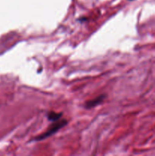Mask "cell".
<instances>
[{"instance_id":"6da1fadb","label":"cell","mask_w":155,"mask_h":156,"mask_svg":"<svg viewBox=\"0 0 155 156\" xmlns=\"http://www.w3.org/2000/svg\"><path fill=\"white\" fill-rule=\"evenodd\" d=\"M67 123L68 122H67L66 120H58L56 121H54L45 133L34 137L33 140H34V141H41V140H43L45 139L48 138V137L51 136L52 135L56 133L58 130L64 127L67 124Z\"/></svg>"},{"instance_id":"7a4b0ae2","label":"cell","mask_w":155,"mask_h":156,"mask_svg":"<svg viewBox=\"0 0 155 156\" xmlns=\"http://www.w3.org/2000/svg\"><path fill=\"white\" fill-rule=\"evenodd\" d=\"M105 98H106V95H105V94H101V95L98 96V97L92 99V100L88 101L85 104V108L90 109V108H92L97 106V105H100V104H101L102 102H103V101L104 100Z\"/></svg>"},{"instance_id":"3957f363","label":"cell","mask_w":155,"mask_h":156,"mask_svg":"<svg viewBox=\"0 0 155 156\" xmlns=\"http://www.w3.org/2000/svg\"><path fill=\"white\" fill-rule=\"evenodd\" d=\"M62 113H56L53 111H50L47 114V118L51 121H56V120H59L62 117Z\"/></svg>"}]
</instances>
